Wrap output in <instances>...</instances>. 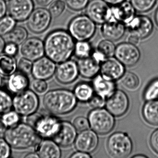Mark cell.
Segmentation results:
<instances>
[{
    "label": "cell",
    "mask_w": 158,
    "mask_h": 158,
    "mask_svg": "<svg viewBox=\"0 0 158 158\" xmlns=\"http://www.w3.org/2000/svg\"><path fill=\"white\" fill-rule=\"evenodd\" d=\"M44 42L45 55L56 63L70 60L74 52L75 40L68 31L64 29L50 32Z\"/></svg>",
    "instance_id": "cell-1"
},
{
    "label": "cell",
    "mask_w": 158,
    "mask_h": 158,
    "mask_svg": "<svg viewBox=\"0 0 158 158\" xmlns=\"http://www.w3.org/2000/svg\"><path fill=\"white\" fill-rule=\"evenodd\" d=\"M77 100L73 92L65 89H56L46 92L43 104L49 113L63 115L73 111L76 107Z\"/></svg>",
    "instance_id": "cell-2"
},
{
    "label": "cell",
    "mask_w": 158,
    "mask_h": 158,
    "mask_svg": "<svg viewBox=\"0 0 158 158\" xmlns=\"http://www.w3.org/2000/svg\"><path fill=\"white\" fill-rule=\"evenodd\" d=\"M4 137L12 148L17 150L35 147L42 139L34 127L26 123L8 128Z\"/></svg>",
    "instance_id": "cell-3"
},
{
    "label": "cell",
    "mask_w": 158,
    "mask_h": 158,
    "mask_svg": "<svg viewBox=\"0 0 158 158\" xmlns=\"http://www.w3.org/2000/svg\"><path fill=\"white\" fill-rule=\"evenodd\" d=\"M25 117V123L34 127L41 139H52L58 132L62 121L54 114L37 112Z\"/></svg>",
    "instance_id": "cell-4"
},
{
    "label": "cell",
    "mask_w": 158,
    "mask_h": 158,
    "mask_svg": "<svg viewBox=\"0 0 158 158\" xmlns=\"http://www.w3.org/2000/svg\"><path fill=\"white\" fill-rule=\"evenodd\" d=\"M68 31L77 41H89L97 30V26L86 15H81L74 17L68 25Z\"/></svg>",
    "instance_id": "cell-5"
},
{
    "label": "cell",
    "mask_w": 158,
    "mask_h": 158,
    "mask_svg": "<svg viewBox=\"0 0 158 158\" xmlns=\"http://www.w3.org/2000/svg\"><path fill=\"white\" fill-rule=\"evenodd\" d=\"M39 106L36 92L28 89L15 94L13 98V109L22 116L26 117L36 112Z\"/></svg>",
    "instance_id": "cell-6"
},
{
    "label": "cell",
    "mask_w": 158,
    "mask_h": 158,
    "mask_svg": "<svg viewBox=\"0 0 158 158\" xmlns=\"http://www.w3.org/2000/svg\"><path fill=\"white\" fill-rule=\"evenodd\" d=\"M88 118L90 128L99 135L108 134L115 125L114 116L103 108L93 109L89 114Z\"/></svg>",
    "instance_id": "cell-7"
},
{
    "label": "cell",
    "mask_w": 158,
    "mask_h": 158,
    "mask_svg": "<svg viewBox=\"0 0 158 158\" xmlns=\"http://www.w3.org/2000/svg\"><path fill=\"white\" fill-rule=\"evenodd\" d=\"M107 147L108 152L112 157L124 158L130 155L133 145L131 139L127 133L117 132L109 137Z\"/></svg>",
    "instance_id": "cell-8"
},
{
    "label": "cell",
    "mask_w": 158,
    "mask_h": 158,
    "mask_svg": "<svg viewBox=\"0 0 158 158\" xmlns=\"http://www.w3.org/2000/svg\"><path fill=\"white\" fill-rule=\"evenodd\" d=\"M86 15L96 24L102 25L113 19L112 7L104 0H91L85 8Z\"/></svg>",
    "instance_id": "cell-9"
},
{
    "label": "cell",
    "mask_w": 158,
    "mask_h": 158,
    "mask_svg": "<svg viewBox=\"0 0 158 158\" xmlns=\"http://www.w3.org/2000/svg\"><path fill=\"white\" fill-rule=\"evenodd\" d=\"M52 16L48 10L44 8L35 9L27 19V27L32 33L41 34L49 27Z\"/></svg>",
    "instance_id": "cell-10"
},
{
    "label": "cell",
    "mask_w": 158,
    "mask_h": 158,
    "mask_svg": "<svg viewBox=\"0 0 158 158\" xmlns=\"http://www.w3.org/2000/svg\"><path fill=\"white\" fill-rule=\"evenodd\" d=\"M140 55L137 46L127 42L120 43L116 46L114 56L124 66H132L137 63Z\"/></svg>",
    "instance_id": "cell-11"
},
{
    "label": "cell",
    "mask_w": 158,
    "mask_h": 158,
    "mask_svg": "<svg viewBox=\"0 0 158 158\" xmlns=\"http://www.w3.org/2000/svg\"><path fill=\"white\" fill-rule=\"evenodd\" d=\"M126 26L129 35L135 36L139 40L149 36L153 29V24L151 19L145 15H135Z\"/></svg>",
    "instance_id": "cell-12"
},
{
    "label": "cell",
    "mask_w": 158,
    "mask_h": 158,
    "mask_svg": "<svg viewBox=\"0 0 158 158\" xmlns=\"http://www.w3.org/2000/svg\"><path fill=\"white\" fill-rule=\"evenodd\" d=\"M34 8L33 0H10L8 12L16 22H22L27 20Z\"/></svg>",
    "instance_id": "cell-13"
},
{
    "label": "cell",
    "mask_w": 158,
    "mask_h": 158,
    "mask_svg": "<svg viewBox=\"0 0 158 158\" xmlns=\"http://www.w3.org/2000/svg\"><path fill=\"white\" fill-rule=\"evenodd\" d=\"M127 94L121 90H116L106 100V109L113 115L119 117L124 114L129 107Z\"/></svg>",
    "instance_id": "cell-14"
},
{
    "label": "cell",
    "mask_w": 158,
    "mask_h": 158,
    "mask_svg": "<svg viewBox=\"0 0 158 158\" xmlns=\"http://www.w3.org/2000/svg\"><path fill=\"white\" fill-rule=\"evenodd\" d=\"M79 74L77 62L69 60L59 64L56 67L55 78L59 83L68 85L74 82Z\"/></svg>",
    "instance_id": "cell-15"
},
{
    "label": "cell",
    "mask_w": 158,
    "mask_h": 158,
    "mask_svg": "<svg viewBox=\"0 0 158 158\" xmlns=\"http://www.w3.org/2000/svg\"><path fill=\"white\" fill-rule=\"evenodd\" d=\"M56 67V63L43 56L34 61L31 74L34 78L47 81L55 75Z\"/></svg>",
    "instance_id": "cell-16"
},
{
    "label": "cell",
    "mask_w": 158,
    "mask_h": 158,
    "mask_svg": "<svg viewBox=\"0 0 158 158\" xmlns=\"http://www.w3.org/2000/svg\"><path fill=\"white\" fill-rule=\"evenodd\" d=\"M21 53L23 57L35 61L45 55L44 42L39 38H27L21 48Z\"/></svg>",
    "instance_id": "cell-17"
},
{
    "label": "cell",
    "mask_w": 158,
    "mask_h": 158,
    "mask_svg": "<svg viewBox=\"0 0 158 158\" xmlns=\"http://www.w3.org/2000/svg\"><path fill=\"white\" fill-rule=\"evenodd\" d=\"M77 132L73 124L68 121H62L58 132L52 139L60 147L67 148L74 143Z\"/></svg>",
    "instance_id": "cell-18"
},
{
    "label": "cell",
    "mask_w": 158,
    "mask_h": 158,
    "mask_svg": "<svg viewBox=\"0 0 158 158\" xmlns=\"http://www.w3.org/2000/svg\"><path fill=\"white\" fill-rule=\"evenodd\" d=\"M97 133L92 129L81 131L77 135L74 142L77 151L90 153L98 148L99 139Z\"/></svg>",
    "instance_id": "cell-19"
},
{
    "label": "cell",
    "mask_w": 158,
    "mask_h": 158,
    "mask_svg": "<svg viewBox=\"0 0 158 158\" xmlns=\"http://www.w3.org/2000/svg\"><path fill=\"white\" fill-rule=\"evenodd\" d=\"M100 72L104 78L114 81L120 79L125 73L124 65L113 57L107 58L101 64Z\"/></svg>",
    "instance_id": "cell-20"
},
{
    "label": "cell",
    "mask_w": 158,
    "mask_h": 158,
    "mask_svg": "<svg viewBox=\"0 0 158 158\" xmlns=\"http://www.w3.org/2000/svg\"><path fill=\"white\" fill-rule=\"evenodd\" d=\"M126 29L124 24L112 19L102 24L101 33L105 39L117 41L124 35Z\"/></svg>",
    "instance_id": "cell-21"
},
{
    "label": "cell",
    "mask_w": 158,
    "mask_h": 158,
    "mask_svg": "<svg viewBox=\"0 0 158 158\" xmlns=\"http://www.w3.org/2000/svg\"><path fill=\"white\" fill-rule=\"evenodd\" d=\"M36 152L41 158H60V147L52 139H42L35 147Z\"/></svg>",
    "instance_id": "cell-22"
},
{
    "label": "cell",
    "mask_w": 158,
    "mask_h": 158,
    "mask_svg": "<svg viewBox=\"0 0 158 158\" xmlns=\"http://www.w3.org/2000/svg\"><path fill=\"white\" fill-rule=\"evenodd\" d=\"M113 19L127 25L135 16L136 10L130 2L124 1L112 6Z\"/></svg>",
    "instance_id": "cell-23"
},
{
    "label": "cell",
    "mask_w": 158,
    "mask_h": 158,
    "mask_svg": "<svg viewBox=\"0 0 158 158\" xmlns=\"http://www.w3.org/2000/svg\"><path fill=\"white\" fill-rule=\"evenodd\" d=\"M29 85L30 79L28 75L18 70L9 77L7 82L8 89L15 94L28 89Z\"/></svg>",
    "instance_id": "cell-24"
},
{
    "label": "cell",
    "mask_w": 158,
    "mask_h": 158,
    "mask_svg": "<svg viewBox=\"0 0 158 158\" xmlns=\"http://www.w3.org/2000/svg\"><path fill=\"white\" fill-rule=\"evenodd\" d=\"M92 86L96 94L106 99L116 90L114 81L106 79L102 75H97L93 78Z\"/></svg>",
    "instance_id": "cell-25"
},
{
    "label": "cell",
    "mask_w": 158,
    "mask_h": 158,
    "mask_svg": "<svg viewBox=\"0 0 158 158\" xmlns=\"http://www.w3.org/2000/svg\"><path fill=\"white\" fill-rule=\"evenodd\" d=\"M77 63L79 74L85 78H94L100 70V64L91 56L79 59Z\"/></svg>",
    "instance_id": "cell-26"
},
{
    "label": "cell",
    "mask_w": 158,
    "mask_h": 158,
    "mask_svg": "<svg viewBox=\"0 0 158 158\" xmlns=\"http://www.w3.org/2000/svg\"><path fill=\"white\" fill-rule=\"evenodd\" d=\"M142 114L147 123L158 126V99L147 101L142 109Z\"/></svg>",
    "instance_id": "cell-27"
},
{
    "label": "cell",
    "mask_w": 158,
    "mask_h": 158,
    "mask_svg": "<svg viewBox=\"0 0 158 158\" xmlns=\"http://www.w3.org/2000/svg\"><path fill=\"white\" fill-rule=\"evenodd\" d=\"M17 61L15 57L4 53L0 55V74L9 77L17 71Z\"/></svg>",
    "instance_id": "cell-28"
},
{
    "label": "cell",
    "mask_w": 158,
    "mask_h": 158,
    "mask_svg": "<svg viewBox=\"0 0 158 158\" xmlns=\"http://www.w3.org/2000/svg\"><path fill=\"white\" fill-rule=\"evenodd\" d=\"M73 93L77 101L82 102H88L94 95V90L92 85L84 82L76 86Z\"/></svg>",
    "instance_id": "cell-29"
},
{
    "label": "cell",
    "mask_w": 158,
    "mask_h": 158,
    "mask_svg": "<svg viewBox=\"0 0 158 158\" xmlns=\"http://www.w3.org/2000/svg\"><path fill=\"white\" fill-rule=\"evenodd\" d=\"M28 32L23 27L16 26L9 34L5 35L7 42H12L18 46L22 45L28 37Z\"/></svg>",
    "instance_id": "cell-30"
},
{
    "label": "cell",
    "mask_w": 158,
    "mask_h": 158,
    "mask_svg": "<svg viewBox=\"0 0 158 158\" xmlns=\"http://www.w3.org/2000/svg\"><path fill=\"white\" fill-rule=\"evenodd\" d=\"M122 85L124 88L129 91H134L139 86V80L135 74L131 72L125 73L120 78Z\"/></svg>",
    "instance_id": "cell-31"
},
{
    "label": "cell",
    "mask_w": 158,
    "mask_h": 158,
    "mask_svg": "<svg viewBox=\"0 0 158 158\" xmlns=\"http://www.w3.org/2000/svg\"><path fill=\"white\" fill-rule=\"evenodd\" d=\"M93 51L91 44L88 41H77L76 42L74 54L78 59L89 57Z\"/></svg>",
    "instance_id": "cell-32"
},
{
    "label": "cell",
    "mask_w": 158,
    "mask_h": 158,
    "mask_svg": "<svg viewBox=\"0 0 158 158\" xmlns=\"http://www.w3.org/2000/svg\"><path fill=\"white\" fill-rule=\"evenodd\" d=\"M13 98L9 91L0 88V114L13 109Z\"/></svg>",
    "instance_id": "cell-33"
},
{
    "label": "cell",
    "mask_w": 158,
    "mask_h": 158,
    "mask_svg": "<svg viewBox=\"0 0 158 158\" xmlns=\"http://www.w3.org/2000/svg\"><path fill=\"white\" fill-rule=\"evenodd\" d=\"M116 47L114 41L105 39L98 43L97 49L108 58L114 56Z\"/></svg>",
    "instance_id": "cell-34"
},
{
    "label": "cell",
    "mask_w": 158,
    "mask_h": 158,
    "mask_svg": "<svg viewBox=\"0 0 158 158\" xmlns=\"http://www.w3.org/2000/svg\"><path fill=\"white\" fill-rule=\"evenodd\" d=\"M21 115L15 110L9 111L2 114V121L7 128L15 126L20 123Z\"/></svg>",
    "instance_id": "cell-35"
},
{
    "label": "cell",
    "mask_w": 158,
    "mask_h": 158,
    "mask_svg": "<svg viewBox=\"0 0 158 158\" xmlns=\"http://www.w3.org/2000/svg\"><path fill=\"white\" fill-rule=\"evenodd\" d=\"M143 98L146 101L158 99V78L152 80L146 87Z\"/></svg>",
    "instance_id": "cell-36"
},
{
    "label": "cell",
    "mask_w": 158,
    "mask_h": 158,
    "mask_svg": "<svg viewBox=\"0 0 158 158\" xmlns=\"http://www.w3.org/2000/svg\"><path fill=\"white\" fill-rule=\"evenodd\" d=\"M136 11L146 13L149 11L156 4L157 0H130Z\"/></svg>",
    "instance_id": "cell-37"
},
{
    "label": "cell",
    "mask_w": 158,
    "mask_h": 158,
    "mask_svg": "<svg viewBox=\"0 0 158 158\" xmlns=\"http://www.w3.org/2000/svg\"><path fill=\"white\" fill-rule=\"evenodd\" d=\"M16 21L10 15H5L0 19V35H6L16 27Z\"/></svg>",
    "instance_id": "cell-38"
},
{
    "label": "cell",
    "mask_w": 158,
    "mask_h": 158,
    "mask_svg": "<svg viewBox=\"0 0 158 158\" xmlns=\"http://www.w3.org/2000/svg\"><path fill=\"white\" fill-rule=\"evenodd\" d=\"M66 5L65 2L63 0H54L48 9L52 18H57L61 15L65 10Z\"/></svg>",
    "instance_id": "cell-39"
},
{
    "label": "cell",
    "mask_w": 158,
    "mask_h": 158,
    "mask_svg": "<svg viewBox=\"0 0 158 158\" xmlns=\"http://www.w3.org/2000/svg\"><path fill=\"white\" fill-rule=\"evenodd\" d=\"M33 65V61L23 57L20 58L17 62L18 71L24 73L27 75L31 74Z\"/></svg>",
    "instance_id": "cell-40"
},
{
    "label": "cell",
    "mask_w": 158,
    "mask_h": 158,
    "mask_svg": "<svg viewBox=\"0 0 158 158\" xmlns=\"http://www.w3.org/2000/svg\"><path fill=\"white\" fill-rule=\"evenodd\" d=\"M65 4L71 10L80 11L85 9L89 0H64Z\"/></svg>",
    "instance_id": "cell-41"
},
{
    "label": "cell",
    "mask_w": 158,
    "mask_h": 158,
    "mask_svg": "<svg viewBox=\"0 0 158 158\" xmlns=\"http://www.w3.org/2000/svg\"><path fill=\"white\" fill-rule=\"evenodd\" d=\"M11 148L4 137H0V158L10 157L12 155Z\"/></svg>",
    "instance_id": "cell-42"
},
{
    "label": "cell",
    "mask_w": 158,
    "mask_h": 158,
    "mask_svg": "<svg viewBox=\"0 0 158 158\" xmlns=\"http://www.w3.org/2000/svg\"><path fill=\"white\" fill-rule=\"evenodd\" d=\"M73 125L77 131L81 132L89 129V126L88 118L84 116H78L74 120Z\"/></svg>",
    "instance_id": "cell-43"
},
{
    "label": "cell",
    "mask_w": 158,
    "mask_h": 158,
    "mask_svg": "<svg viewBox=\"0 0 158 158\" xmlns=\"http://www.w3.org/2000/svg\"><path fill=\"white\" fill-rule=\"evenodd\" d=\"M32 86L35 92L43 94L48 90V84L46 80L35 78L32 83Z\"/></svg>",
    "instance_id": "cell-44"
},
{
    "label": "cell",
    "mask_w": 158,
    "mask_h": 158,
    "mask_svg": "<svg viewBox=\"0 0 158 158\" xmlns=\"http://www.w3.org/2000/svg\"><path fill=\"white\" fill-rule=\"evenodd\" d=\"M88 103L89 106L93 109L102 108L105 106L106 99L97 94H94L89 101Z\"/></svg>",
    "instance_id": "cell-45"
},
{
    "label": "cell",
    "mask_w": 158,
    "mask_h": 158,
    "mask_svg": "<svg viewBox=\"0 0 158 158\" xmlns=\"http://www.w3.org/2000/svg\"><path fill=\"white\" fill-rule=\"evenodd\" d=\"M19 52V46L12 42H7L4 47L3 52L10 56L15 57Z\"/></svg>",
    "instance_id": "cell-46"
},
{
    "label": "cell",
    "mask_w": 158,
    "mask_h": 158,
    "mask_svg": "<svg viewBox=\"0 0 158 158\" xmlns=\"http://www.w3.org/2000/svg\"><path fill=\"white\" fill-rule=\"evenodd\" d=\"M150 143L152 149L158 154V129H156L152 134Z\"/></svg>",
    "instance_id": "cell-47"
},
{
    "label": "cell",
    "mask_w": 158,
    "mask_h": 158,
    "mask_svg": "<svg viewBox=\"0 0 158 158\" xmlns=\"http://www.w3.org/2000/svg\"><path fill=\"white\" fill-rule=\"evenodd\" d=\"M8 12V5L4 0H0V19L6 15Z\"/></svg>",
    "instance_id": "cell-48"
},
{
    "label": "cell",
    "mask_w": 158,
    "mask_h": 158,
    "mask_svg": "<svg viewBox=\"0 0 158 158\" xmlns=\"http://www.w3.org/2000/svg\"><path fill=\"white\" fill-rule=\"evenodd\" d=\"M70 157L71 158H91V156L89 153L77 151V152L73 153Z\"/></svg>",
    "instance_id": "cell-49"
},
{
    "label": "cell",
    "mask_w": 158,
    "mask_h": 158,
    "mask_svg": "<svg viewBox=\"0 0 158 158\" xmlns=\"http://www.w3.org/2000/svg\"><path fill=\"white\" fill-rule=\"evenodd\" d=\"M54 0H36L37 3L43 7H47L50 5Z\"/></svg>",
    "instance_id": "cell-50"
},
{
    "label": "cell",
    "mask_w": 158,
    "mask_h": 158,
    "mask_svg": "<svg viewBox=\"0 0 158 158\" xmlns=\"http://www.w3.org/2000/svg\"><path fill=\"white\" fill-rule=\"evenodd\" d=\"M8 128L4 125L0 117V137H4Z\"/></svg>",
    "instance_id": "cell-51"
},
{
    "label": "cell",
    "mask_w": 158,
    "mask_h": 158,
    "mask_svg": "<svg viewBox=\"0 0 158 158\" xmlns=\"http://www.w3.org/2000/svg\"><path fill=\"white\" fill-rule=\"evenodd\" d=\"M139 40H140L138 38L133 35H129L128 36V42L134 45H136L139 42Z\"/></svg>",
    "instance_id": "cell-52"
},
{
    "label": "cell",
    "mask_w": 158,
    "mask_h": 158,
    "mask_svg": "<svg viewBox=\"0 0 158 158\" xmlns=\"http://www.w3.org/2000/svg\"><path fill=\"white\" fill-rule=\"evenodd\" d=\"M104 1L110 6H114L122 3L123 2L125 1L126 0H104Z\"/></svg>",
    "instance_id": "cell-53"
},
{
    "label": "cell",
    "mask_w": 158,
    "mask_h": 158,
    "mask_svg": "<svg viewBox=\"0 0 158 158\" xmlns=\"http://www.w3.org/2000/svg\"><path fill=\"white\" fill-rule=\"evenodd\" d=\"M6 43L5 39L0 35V55L3 52Z\"/></svg>",
    "instance_id": "cell-54"
},
{
    "label": "cell",
    "mask_w": 158,
    "mask_h": 158,
    "mask_svg": "<svg viewBox=\"0 0 158 158\" xmlns=\"http://www.w3.org/2000/svg\"><path fill=\"white\" fill-rule=\"evenodd\" d=\"M24 158H38L39 156L36 152H30L25 155Z\"/></svg>",
    "instance_id": "cell-55"
},
{
    "label": "cell",
    "mask_w": 158,
    "mask_h": 158,
    "mask_svg": "<svg viewBox=\"0 0 158 158\" xmlns=\"http://www.w3.org/2000/svg\"><path fill=\"white\" fill-rule=\"evenodd\" d=\"M154 20H155L156 24L158 26V7L156 10L155 15H154Z\"/></svg>",
    "instance_id": "cell-56"
},
{
    "label": "cell",
    "mask_w": 158,
    "mask_h": 158,
    "mask_svg": "<svg viewBox=\"0 0 158 158\" xmlns=\"http://www.w3.org/2000/svg\"><path fill=\"white\" fill-rule=\"evenodd\" d=\"M133 158H147V156H145V155H135V156H133Z\"/></svg>",
    "instance_id": "cell-57"
},
{
    "label": "cell",
    "mask_w": 158,
    "mask_h": 158,
    "mask_svg": "<svg viewBox=\"0 0 158 158\" xmlns=\"http://www.w3.org/2000/svg\"><path fill=\"white\" fill-rule=\"evenodd\" d=\"M2 83H3V79H2V76L0 74V88L1 87Z\"/></svg>",
    "instance_id": "cell-58"
},
{
    "label": "cell",
    "mask_w": 158,
    "mask_h": 158,
    "mask_svg": "<svg viewBox=\"0 0 158 158\" xmlns=\"http://www.w3.org/2000/svg\"><path fill=\"white\" fill-rule=\"evenodd\" d=\"M4 1H5L6 2H9L10 1V0H4Z\"/></svg>",
    "instance_id": "cell-59"
}]
</instances>
